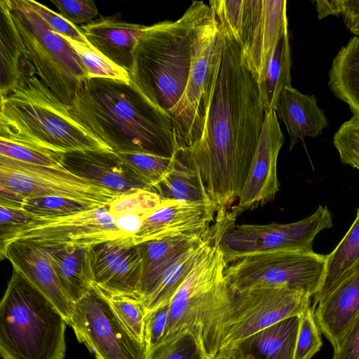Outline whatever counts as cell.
<instances>
[{"label": "cell", "instance_id": "cell-1", "mask_svg": "<svg viewBox=\"0 0 359 359\" xmlns=\"http://www.w3.org/2000/svg\"><path fill=\"white\" fill-rule=\"evenodd\" d=\"M201 137L185 149L219 211L238 200L250 171L264 121L257 82L241 48L223 36ZM218 211V212H219Z\"/></svg>", "mask_w": 359, "mask_h": 359}, {"label": "cell", "instance_id": "cell-2", "mask_svg": "<svg viewBox=\"0 0 359 359\" xmlns=\"http://www.w3.org/2000/svg\"><path fill=\"white\" fill-rule=\"evenodd\" d=\"M68 107L74 120L114 153L172 157L178 151L170 115L132 82L87 78Z\"/></svg>", "mask_w": 359, "mask_h": 359}, {"label": "cell", "instance_id": "cell-3", "mask_svg": "<svg viewBox=\"0 0 359 359\" xmlns=\"http://www.w3.org/2000/svg\"><path fill=\"white\" fill-rule=\"evenodd\" d=\"M0 138L57 154L111 151L79 125L62 102L24 61L15 86L1 95Z\"/></svg>", "mask_w": 359, "mask_h": 359}, {"label": "cell", "instance_id": "cell-4", "mask_svg": "<svg viewBox=\"0 0 359 359\" xmlns=\"http://www.w3.org/2000/svg\"><path fill=\"white\" fill-rule=\"evenodd\" d=\"M212 14L210 6L194 1L177 20L147 26L133 50L131 82L169 115L184 91L198 31Z\"/></svg>", "mask_w": 359, "mask_h": 359}, {"label": "cell", "instance_id": "cell-5", "mask_svg": "<svg viewBox=\"0 0 359 359\" xmlns=\"http://www.w3.org/2000/svg\"><path fill=\"white\" fill-rule=\"evenodd\" d=\"M68 325L57 309L13 269L0 303L3 359H64Z\"/></svg>", "mask_w": 359, "mask_h": 359}, {"label": "cell", "instance_id": "cell-6", "mask_svg": "<svg viewBox=\"0 0 359 359\" xmlns=\"http://www.w3.org/2000/svg\"><path fill=\"white\" fill-rule=\"evenodd\" d=\"M311 303L309 295L287 287L236 291L226 283L208 316L201 348L208 359H212L220 350L283 319L299 316Z\"/></svg>", "mask_w": 359, "mask_h": 359}, {"label": "cell", "instance_id": "cell-7", "mask_svg": "<svg viewBox=\"0 0 359 359\" xmlns=\"http://www.w3.org/2000/svg\"><path fill=\"white\" fill-rule=\"evenodd\" d=\"M16 29L23 58L39 79L69 105L88 78L69 43L31 8L27 0H6Z\"/></svg>", "mask_w": 359, "mask_h": 359}, {"label": "cell", "instance_id": "cell-8", "mask_svg": "<svg viewBox=\"0 0 359 359\" xmlns=\"http://www.w3.org/2000/svg\"><path fill=\"white\" fill-rule=\"evenodd\" d=\"M327 255L274 250L246 255L226 265L224 278L233 290L287 287L313 297L325 275Z\"/></svg>", "mask_w": 359, "mask_h": 359}, {"label": "cell", "instance_id": "cell-9", "mask_svg": "<svg viewBox=\"0 0 359 359\" xmlns=\"http://www.w3.org/2000/svg\"><path fill=\"white\" fill-rule=\"evenodd\" d=\"M222 45L223 36L212 12L198 31L184 91L170 112L178 150L189 149L202 135Z\"/></svg>", "mask_w": 359, "mask_h": 359}, {"label": "cell", "instance_id": "cell-10", "mask_svg": "<svg viewBox=\"0 0 359 359\" xmlns=\"http://www.w3.org/2000/svg\"><path fill=\"white\" fill-rule=\"evenodd\" d=\"M219 241L215 237L206 245L172 298L161 342L182 332L199 341L208 312L226 281L227 264Z\"/></svg>", "mask_w": 359, "mask_h": 359}, {"label": "cell", "instance_id": "cell-11", "mask_svg": "<svg viewBox=\"0 0 359 359\" xmlns=\"http://www.w3.org/2000/svg\"><path fill=\"white\" fill-rule=\"evenodd\" d=\"M125 238L116 229L108 206L34 222L0 231V253L10 243L20 241L43 247L93 248Z\"/></svg>", "mask_w": 359, "mask_h": 359}, {"label": "cell", "instance_id": "cell-12", "mask_svg": "<svg viewBox=\"0 0 359 359\" xmlns=\"http://www.w3.org/2000/svg\"><path fill=\"white\" fill-rule=\"evenodd\" d=\"M70 326L97 359H146V344L128 332L95 285L74 304Z\"/></svg>", "mask_w": 359, "mask_h": 359}, {"label": "cell", "instance_id": "cell-13", "mask_svg": "<svg viewBox=\"0 0 359 359\" xmlns=\"http://www.w3.org/2000/svg\"><path fill=\"white\" fill-rule=\"evenodd\" d=\"M332 226L327 206L302 220L268 224H231L223 233L219 246L226 264L246 255L274 250L313 251L316 236Z\"/></svg>", "mask_w": 359, "mask_h": 359}, {"label": "cell", "instance_id": "cell-14", "mask_svg": "<svg viewBox=\"0 0 359 359\" xmlns=\"http://www.w3.org/2000/svg\"><path fill=\"white\" fill-rule=\"evenodd\" d=\"M0 187L26 198L57 196L98 207L108 206L117 193L84 180L63 166L29 164L0 156Z\"/></svg>", "mask_w": 359, "mask_h": 359}, {"label": "cell", "instance_id": "cell-15", "mask_svg": "<svg viewBox=\"0 0 359 359\" xmlns=\"http://www.w3.org/2000/svg\"><path fill=\"white\" fill-rule=\"evenodd\" d=\"M288 30L285 0H245L240 38L242 57L257 81Z\"/></svg>", "mask_w": 359, "mask_h": 359}, {"label": "cell", "instance_id": "cell-16", "mask_svg": "<svg viewBox=\"0 0 359 359\" xmlns=\"http://www.w3.org/2000/svg\"><path fill=\"white\" fill-rule=\"evenodd\" d=\"M284 141L276 111L264 113L251 167L236 208L238 214L263 205L275 198L280 189L277 161Z\"/></svg>", "mask_w": 359, "mask_h": 359}, {"label": "cell", "instance_id": "cell-17", "mask_svg": "<svg viewBox=\"0 0 359 359\" xmlns=\"http://www.w3.org/2000/svg\"><path fill=\"white\" fill-rule=\"evenodd\" d=\"M213 203L163 200L143 222L139 231L127 238L134 245L186 235H205L218 213Z\"/></svg>", "mask_w": 359, "mask_h": 359}, {"label": "cell", "instance_id": "cell-18", "mask_svg": "<svg viewBox=\"0 0 359 359\" xmlns=\"http://www.w3.org/2000/svg\"><path fill=\"white\" fill-rule=\"evenodd\" d=\"M94 285L99 289L137 295L142 258L137 245L127 238L109 241L90 248Z\"/></svg>", "mask_w": 359, "mask_h": 359}, {"label": "cell", "instance_id": "cell-19", "mask_svg": "<svg viewBox=\"0 0 359 359\" xmlns=\"http://www.w3.org/2000/svg\"><path fill=\"white\" fill-rule=\"evenodd\" d=\"M57 309L70 325L74 304L64 291L55 271L49 249L29 242L10 243L0 253Z\"/></svg>", "mask_w": 359, "mask_h": 359}, {"label": "cell", "instance_id": "cell-20", "mask_svg": "<svg viewBox=\"0 0 359 359\" xmlns=\"http://www.w3.org/2000/svg\"><path fill=\"white\" fill-rule=\"evenodd\" d=\"M60 161L72 173L119 195L150 189L117 154L111 151L67 152L61 154Z\"/></svg>", "mask_w": 359, "mask_h": 359}, {"label": "cell", "instance_id": "cell-21", "mask_svg": "<svg viewBox=\"0 0 359 359\" xmlns=\"http://www.w3.org/2000/svg\"><path fill=\"white\" fill-rule=\"evenodd\" d=\"M358 316L359 271L342 281L314 309L316 322L334 352L339 351L345 335Z\"/></svg>", "mask_w": 359, "mask_h": 359}, {"label": "cell", "instance_id": "cell-22", "mask_svg": "<svg viewBox=\"0 0 359 359\" xmlns=\"http://www.w3.org/2000/svg\"><path fill=\"white\" fill-rule=\"evenodd\" d=\"M147 27L127 22L116 16H106L79 28L95 51L130 72L133 50Z\"/></svg>", "mask_w": 359, "mask_h": 359}, {"label": "cell", "instance_id": "cell-23", "mask_svg": "<svg viewBox=\"0 0 359 359\" xmlns=\"http://www.w3.org/2000/svg\"><path fill=\"white\" fill-rule=\"evenodd\" d=\"M274 110L290 136V151L304 137L321 135L329 125L315 95L303 94L292 86L280 94Z\"/></svg>", "mask_w": 359, "mask_h": 359}, {"label": "cell", "instance_id": "cell-24", "mask_svg": "<svg viewBox=\"0 0 359 359\" xmlns=\"http://www.w3.org/2000/svg\"><path fill=\"white\" fill-rule=\"evenodd\" d=\"M209 233L166 238L137 245L142 258V273L137 292L142 302L175 259L187 248L205 238Z\"/></svg>", "mask_w": 359, "mask_h": 359}, {"label": "cell", "instance_id": "cell-25", "mask_svg": "<svg viewBox=\"0 0 359 359\" xmlns=\"http://www.w3.org/2000/svg\"><path fill=\"white\" fill-rule=\"evenodd\" d=\"M299 323L297 316L287 318L236 346L247 359H293Z\"/></svg>", "mask_w": 359, "mask_h": 359}, {"label": "cell", "instance_id": "cell-26", "mask_svg": "<svg viewBox=\"0 0 359 359\" xmlns=\"http://www.w3.org/2000/svg\"><path fill=\"white\" fill-rule=\"evenodd\" d=\"M150 189L158 194L163 200L212 203L200 173L191 162L185 149H179L175 154L167 175Z\"/></svg>", "mask_w": 359, "mask_h": 359}, {"label": "cell", "instance_id": "cell-27", "mask_svg": "<svg viewBox=\"0 0 359 359\" xmlns=\"http://www.w3.org/2000/svg\"><path fill=\"white\" fill-rule=\"evenodd\" d=\"M48 248L61 286L75 304L94 285L91 248Z\"/></svg>", "mask_w": 359, "mask_h": 359}, {"label": "cell", "instance_id": "cell-28", "mask_svg": "<svg viewBox=\"0 0 359 359\" xmlns=\"http://www.w3.org/2000/svg\"><path fill=\"white\" fill-rule=\"evenodd\" d=\"M327 255L321 286L313 297V309L342 281L359 271V208L353 223L344 237L334 250Z\"/></svg>", "mask_w": 359, "mask_h": 359}, {"label": "cell", "instance_id": "cell-29", "mask_svg": "<svg viewBox=\"0 0 359 359\" xmlns=\"http://www.w3.org/2000/svg\"><path fill=\"white\" fill-rule=\"evenodd\" d=\"M328 86L334 95L359 116V37H352L334 58L329 71Z\"/></svg>", "mask_w": 359, "mask_h": 359}, {"label": "cell", "instance_id": "cell-30", "mask_svg": "<svg viewBox=\"0 0 359 359\" xmlns=\"http://www.w3.org/2000/svg\"><path fill=\"white\" fill-rule=\"evenodd\" d=\"M214 231L213 228H211L205 238L181 253L159 277L143 302L147 313L170 304L175 292L190 273L198 255L217 236Z\"/></svg>", "mask_w": 359, "mask_h": 359}, {"label": "cell", "instance_id": "cell-31", "mask_svg": "<svg viewBox=\"0 0 359 359\" xmlns=\"http://www.w3.org/2000/svg\"><path fill=\"white\" fill-rule=\"evenodd\" d=\"M163 199L150 189H140L114 198L108 205L116 229L125 238L134 236L144 220L156 210Z\"/></svg>", "mask_w": 359, "mask_h": 359}, {"label": "cell", "instance_id": "cell-32", "mask_svg": "<svg viewBox=\"0 0 359 359\" xmlns=\"http://www.w3.org/2000/svg\"><path fill=\"white\" fill-rule=\"evenodd\" d=\"M291 53L288 30L280 39L262 76L257 81L264 113L274 109L282 91L291 86Z\"/></svg>", "mask_w": 359, "mask_h": 359}, {"label": "cell", "instance_id": "cell-33", "mask_svg": "<svg viewBox=\"0 0 359 359\" xmlns=\"http://www.w3.org/2000/svg\"><path fill=\"white\" fill-rule=\"evenodd\" d=\"M0 95H4L17 83L26 60L6 0L0 1Z\"/></svg>", "mask_w": 359, "mask_h": 359}, {"label": "cell", "instance_id": "cell-34", "mask_svg": "<svg viewBox=\"0 0 359 359\" xmlns=\"http://www.w3.org/2000/svg\"><path fill=\"white\" fill-rule=\"evenodd\" d=\"M108 299L114 311L128 332L137 340L146 344V308L137 294L114 293L100 289ZM147 345V344H146Z\"/></svg>", "mask_w": 359, "mask_h": 359}, {"label": "cell", "instance_id": "cell-35", "mask_svg": "<svg viewBox=\"0 0 359 359\" xmlns=\"http://www.w3.org/2000/svg\"><path fill=\"white\" fill-rule=\"evenodd\" d=\"M59 35L69 43L88 78H108L131 82L128 71L117 66L101 53L69 37Z\"/></svg>", "mask_w": 359, "mask_h": 359}, {"label": "cell", "instance_id": "cell-36", "mask_svg": "<svg viewBox=\"0 0 359 359\" xmlns=\"http://www.w3.org/2000/svg\"><path fill=\"white\" fill-rule=\"evenodd\" d=\"M149 188L158 184L172 166V157H164L142 152L116 153Z\"/></svg>", "mask_w": 359, "mask_h": 359}, {"label": "cell", "instance_id": "cell-37", "mask_svg": "<svg viewBox=\"0 0 359 359\" xmlns=\"http://www.w3.org/2000/svg\"><path fill=\"white\" fill-rule=\"evenodd\" d=\"M95 208L99 207L73 199L57 196L26 198L23 205V210L34 216L36 219L65 216Z\"/></svg>", "mask_w": 359, "mask_h": 359}, {"label": "cell", "instance_id": "cell-38", "mask_svg": "<svg viewBox=\"0 0 359 359\" xmlns=\"http://www.w3.org/2000/svg\"><path fill=\"white\" fill-rule=\"evenodd\" d=\"M146 359H208L196 338L182 332L147 352Z\"/></svg>", "mask_w": 359, "mask_h": 359}, {"label": "cell", "instance_id": "cell-39", "mask_svg": "<svg viewBox=\"0 0 359 359\" xmlns=\"http://www.w3.org/2000/svg\"><path fill=\"white\" fill-rule=\"evenodd\" d=\"M61 154L30 144L0 138V156L21 162L49 167L62 166Z\"/></svg>", "mask_w": 359, "mask_h": 359}, {"label": "cell", "instance_id": "cell-40", "mask_svg": "<svg viewBox=\"0 0 359 359\" xmlns=\"http://www.w3.org/2000/svg\"><path fill=\"white\" fill-rule=\"evenodd\" d=\"M209 6L221 34L237 43L243 22L245 0H211Z\"/></svg>", "mask_w": 359, "mask_h": 359}, {"label": "cell", "instance_id": "cell-41", "mask_svg": "<svg viewBox=\"0 0 359 359\" xmlns=\"http://www.w3.org/2000/svg\"><path fill=\"white\" fill-rule=\"evenodd\" d=\"M299 330L293 359H311L321 348V332L312 306L299 316Z\"/></svg>", "mask_w": 359, "mask_h": 359}, {"label": "cell", "instance_id": "cell-42", "mask_svg": "<svg viewBox=\"0 0 359 359\" xmlns=\"http://www.w3.org/2000/svg\"><path fill=\"white\" fill-rule=\"evenodd\" d=\"M341 162L359 170V116L342 123L333 137Z\"/></svg>", "mask_w": 359, "mask_h": 359}, {"label": "cell", "instance_id": "cell-43", "mask_svg": "<svg viewBox=\"0 0 359 359\" xmlns=\"http://www.w3.org/2000/svg\"><path fill=\"white\" fill-rule=\"evenodd\" d=\"M31 8L59 34L69 37L78 42L86 44L90 48L93 47L86 39L79 27L65 19L59 13H56L43 4L35 1L27 0Z\"/></svg>", "mask_w": 359, "mask_h": 359}, {"label": "cell", "instance_id": "cell-44", "mask_svg": "<svg viewBox=\"0 0 359 359\" xmlns=\"http://www.w3.org/2000/svg\"><path fill=\"white\" fill-rule=\"evenodd\" d=\"M59 14L74 25H87L96 19L98 10L91 0H52Z\"/></svg>", "mask_w": 359, "mask_h": 359}, {"label": "cell", "instance_id": "cell-45", "mask_svg": "<svg viewBox=\"0 0 359 359\" xmlns=\"http://www.w3.org/2000/svg\"><path fill=\"white\" fill-rule=\"evenodd\" d=\"M169 304L147 313L145 319V341L147 352L162 341L168 316Z\"/></svg>", "mask_w": 359, "mask_h": 359}, {"label": "cell", "instance_id": "cell-46", "mask_svg": "<svg viewBox=\"0 0 359 359\" xmlns=\"http://www.w3.org/2000/svg\"><path fill=\"white\" fill-rule=\"evenodd\" d=\"M332 359H359V316L345 335Z\"/></svg>", "mask_w": 359, "mask_h": 359}, {"label": "cell", "instance_id": "cell-47", "mask_svg": "<svg viewBox=\"0 0 359 359\" xmlns=\"http://www.w3.org/2000/svg\"><path fill=\"white\" fill-rule=\"evenodd\" d=\"M36 219L23 209L0 206V227L15 228L29 224Z\"/></svg>", "mask_w": 359, "mask_h": 359}, {"label": "cell", "instance_id": "cell-48", "mask_svg": "<svg viewBox=\"0 0 359 359\" xmlns=\"http://www.w3.org/2000/svg\"><path fill=\"white\" fill-rule=\"evenodd\" d=\"M341 15L350 30L359 20V0H341Z\"/></svg>", "mask_w": 359, "mask_h": 359}, {"label": "cell", "instance_id": "cell-49", "mask_svg": "<svg viewBox=\"0 0 359 359\" xmlns=\"http://www.w3.org/2000/svg\"><path fill=\"white\" fill-rule=\"evenodd\" d=\"M26 198L18 193L0 187V206L23 209Z\"/></svg>", "mask_w": 359, "mask_h": 359}, {"label": "cell", "instance_id": "cell-50", "mask_svg": "<svg viewBox=\"0 0 359 359\" xmlns=\"http://www.w3.org/2000/svg\"><path fill=\"white\" fill-rule=\"evenodd\" d=\"M318 19L328 15L339 16L341 13V0L316 1Z\"/></svg>", "mask_w": 359, "mask_h": 359}, {"label": "cell", "instance_id": "cell-51", "mask_svg": "<svg viewBox=\"0 0 359 359\" xmlns=\"http://www.w3.org/2000/svg\"><path fill=\"white\" fill-rule=\"evenodd\" d=\"M212 359H247L237 346L220 350Z\"/></svg>", "mask_w": 359, "mask_h": 359}, {"label": "cell", "instance_id": "cell-52", "mask_svg": "<svg viewBox=\"0 0 359 359\" xmlns=\"http://www.w3.org/2000/svg\"><path fill=\"white\" fill-rule=\"evenodd\" d=\"M350 31L359 37V20L350 29Z\"/></svg>", "mask_w": 359, "mask_h": 359}]
</instances>
